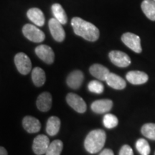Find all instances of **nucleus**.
Returning <instances> with one entry per match:
<instances>
[{"label": "nucleus", "instance_id": "1", "mask_svg": "<svg viewBox=\"0 0 155 155\" xmlns=\"http://www.w3.org/2000/svg\"><path fill=\"white\" fill-rule=\"evenodd\" d=\"M71 25L75 34L87 41L95 42L99 38L100 32L97 27L80 17H73L71 19Z\"/></svg>", "mask_w": 155, "mask_h": 155}, {"label": "nucleus", "instance_id": "2", "mask_svg": "<svg viewBox=\"0 0 155 155\" xmlns=\"http://www.w3.org/2000/svg\"><path fill=\"white\" fill-rule=\"evenodd\" d=\"M106 134L102 129H96L89 132L84 141V147L87 152L96 154L100 152L104 147Z\"/></svg>", "mask_w": 155, "mask_h": 155}, {"label": "nucleus", "instance_id": "3", "mask_svg": "<svg viewBox=\"0 0 155 155\" xmlns=\"http://www.w3.org/2000/svg\"><path fill=\"white\" fill-rule=\"evenodd\" d=\"M22 33L27 39L36 43L42 42L45 39V35L44 32L35 25L31 24H26L23 26Z\"/></svg>", "mask_w": 155, "mask_h": 155}, {"label": "nucleus", "instance_id": "4", "mask_svg": "<svg viewBox=\"0 0 155 155\" xmlns=\"http://www.w3.org/2000/svg\"><path fill=\"white\" fill-rule=\"evenodd\" d=\"M15 64L17 71L22 75H28L32 70L30 58L24 53H19L15 56Z\"/></svg>", "mask_w": 155, "mask_h": 155}, {"label": "nucleus", "instance_id": "5", "mask_svg": "<svg viewBox=\"0 0 155 155\" xmlns=\"http://www.w3.org/2000/svg\"><path fill=\"white\" fill-rule=\"evenodd\" d=\"M121 41L125 45L130 48L131 50L137 53H140L142 51L141 45V39L139 36L131 33V32H126L121 36Z\"/></svg>", "mask_w": 155, "mask_h": 155}, {"label": "nucleus", "instance_id": "6", "mask_svg": "<svg viewBox=\"0 0 155 155\" xmlns=\"http://www.w3.org/2000/svg\"><path fill=\"white\" fill-rule=\"evenodd\" d=\"M110 61L116 66L119 68L128 67L131 64V59L127 53L119 50H112L108 54Z\"/></svg>", "mask_w": 155, "mask_h": 155}, {"label": "nucleus", "instance_id": "7", "mask_svg": "<svg viewBox=\"0 0 155 155\" xmlns=\"http://www.w3.org/2000/svg\"><path fill=\"white\" fill-rule=\"evenodd\" d=\"M37 56L44 63L51 65L55 61V53L53 50L47 45H40L35 50Z\"/></svg>", "mask_w": 155, "mask_h": 155}, {"label": "nucleus", "instance_id": "8", "mask_svg": "<svg viewBox=\"0 0 155 155\" xmlns=\"http://www.w3.org/2000/svg\"><path fill=\"white\" fill-rule=\"evenodd\" d=\"M48 25L50 33L54 40L59 42L64 41L65 38V32L63 28V25L53 17L49 20Z\"/></svg>", "mask_w": 155, "mask_h": 155}, {"label": "nucleus", "instance_id": "9", "mask_svg": "<svg viewBox=\"0 0 155 155\" xmlns=\"http://www.w3.org/2000/svg\"><path fill=\"white\" fill-rule=\"evenodd\" d=\"M66 101L68 104L75 111L80 114L86 112L87 109L86 102L78 95L73 94V93H70L66 96Z\"/></svg>", "mask_w": 155, "mask_h": 155}, {"label": "nucleus", "instance_id": "10", "mask_svg": "<svg viewBox=\"0 0 155 155\" xmlns=\"http://www.w3.org/2000/svg\"><path fill=\"white\" fill-rule=\"evenodd\" d=\"M50 144V139L47 136L40 134L34 139L32 150L37 155H42L45 154Z\"/></svg>", "mask_w": 155, "mask_h": 155}, {"label": "nucleus", "instance_id": "11", "mask_svg": "<svg viewBox=\"0 0 155 155\" xmlns=\"http://www.w3.org/2000/svg\"><path fill=\"white\" fill-rule=\"evenodd\" d=\"M83 80H84V75L82 71L76 70L68 75L66 83L70 88L76 90L81 86Z\"/></svg>", "mask_w": 155, "mask_h": 155}, {"label": "nucleus", "instance_id": "12", "mask_svg": "<svg viewBox=\"0 0 155 155\" xmlns=\"http://www.w3.org/2000/svg\"><path fill=\"white\" fill-rule=\"evenodd\" d=\"M52 98L51 94L49 92H43L40 94L37 98L36 105L40 111L47 112L52 107Z\"/></svg>", "mask_w": 155, "mask_h": 155}, {"label": "nucleus", "instance_id": "13", "mask_svg": "<svg viewBox=\"0 0 155 155\" xmlns=\"http://www.w3.org/2000/svg\"><path fill=\"white\" fill-rule=\"evenodd\" d=\"M22 126L25 130L30 134L39 132L41 129V124L40 121L31 116H25L22 120Z\"/></svg>", "mask_w": 155, "mask_h": 155}, {"label": "nucleus", "instance_id": "14", "mask_svg": "<svg viewBox=\"0 0 155 155\" xmlns=\"http://www.w3.org/2000/svg\"><path fill=\"white\" fill-rule=\"evenodd\" d=\"M127 80L133 85H141L147 83L149 79L146 73L139 71H129L126 75Z\"/></svg>", "mask_w": 155, "mask_h": 155}, {"label": "nucleus", "instance_id": "15", "mask_svg": "<svg viewBox=\"0 0 155 155\" xmlns=\"http://www.w3.org/2000/svg\"><path fill=\"white\" fill-rule=\"evenodd\" d=\"M113 107V102L109 99L97 100L91 106L92 111L96 114H104L108 112Z\"/></svg>", "mask_w": 155, "mask_h": 155}, {"label": "nucleus", "instance_id": "16", "mask_svg": "<svg viewBox=\"0 0 155 155\" xmlns=\"http://www.w3.org/2000/svg\"><path fill=\"white\" fill-rule=\"evenodd\" d=\"M105 81L108 86L116 90H122L127 86V83L124 79L113 73H110L108 74Z\"/></svg>", "mask_w": 155, "mask_h": 155}, {"label": "nucleus", "instance_id": "17", "mask_svg": "<svg viewBox=\"0 0 155 155\" xmlns=\"http://www.w3.org/2000/svg\"><path fill=\"white\" fill-rule=\"evenodd\" d=\"M90 73L93 76L99 81H106V78L110 73L109 70L107 68L101 65V64H94L89 68Z\"/></svg>", "mask_w": 155, "mask_h": 155}, {"label": "nucleus", "instance_id": "18", "mask_svg": "<svg viewBox=\"0 0 155 155\" xmlns=\"http://www.w3.org/2000/svg\"><path fill=\"white\" fill-rule=\"evenodd\" d=\"M28 19L34 24L39 27H42L45 25V18L41 9L38 8H31L27 12Z\"/></svg>", "mask_w": 155, "mask_h": 155}, {"label": "nucleus", "instance_id": "19", "mask_svg": "<svg viewBox=\"0 0 155 155\" xmlns=\"http://www.w3.org/2000/svg\"><path fill=\"white\" fill-rule=\"evenodd\" d=\"M61 124V119L55 116H50L48 120L47 124H46V132L51 137L55 136L59 132Z\"/></svg>", "mask_w": 155, "mask_h": 155}, {"label": "nucleus", "instance_id": "20", "mask_svg": "<svg viewBox=\"0 0 155 155\" xmlns=\"http://www.w3.org/2000/svg\"><path fill=\"white\" fill-rule=\"evenodd\" d=\"M32 80L34 85L37 87L43 86L46 81L45 73L40 67H35L32 71Z\"/></svg>", "mask_w": 155, "mask_h": 155}, {"label": "nucleus", "instance_id": "21", "mask_svg": "<svg viewBox=\"0 0 155 155\" xmlns=\"http://www.w3.org/2000/svg\"><path fill=\"white\" fill-rule=\"evenodd\" d=\"M141 7L147 18L152 21H155V2L154 0H144Z\"/></svg>", "mask_w": 155, "mask_h": 155}, {"label": "nucleus", "instance_id": "22", "mask_svg": "<svg viewBox=\"0 0 155 155\" xmlns=\"http://www.w3.org/2000/svg\"><path fill=\"white\" fill-rule=\"evenodd\" d=\"M52 12L59 22L62 25H65L68 22V16L63 7L60 4L55 3L52 5Z\"/></svg>", "mask_w": 155, "mask_h": 155}, {"label": "nucleus", "instance_id": "23", "mask_svg": "<svg viewBox=\"0 0 155 155\" xmlns=\"http://www.w3.org/2000/svg\"><path fill=\"white\" fill-rule=\"evenodd\" d=\"M63 149V141L57 139L50 143L48 147L45 155H61Z\"/></svg>", "mask_w": 155, "mask_h": 155}, {"label": "nucleus", "instance_id": "24", "mask_svg": "<svg viewBox=\"0 0 155 155\" xmlns=\"http://www.w3.org/2000/svg\"><path fill=\"white\" fill-rule=\"evenodd\" d=\"M136 148L141 155H149L151 149L148 141L144 139H139L136 143Z\"/></svg>", "mask_w": 155, "mask_h": 155}, {"label": "nucleus", "instance_id": "25", "mask_svg": "<svg viewBox=\"0 0 155 155\" xmlns=\"http://www.w3.org/2000/svg\"><path fill=\"white\" fill-rule=\"evenodd\" d=\"M141 134L147 138L155 140V124L148 123L141 127Z\"/></svg>", "mask_w": 155, "mask_h": 155}, {"label": "nucleus", "instance_id": "26", "mask_svg": "<svg viewBox=\"0 0 155 155\" xmlns=\"http://www.w3.org/2000/svg\"><path fill=\"white\" fill-rule=\"evenodd\" d=\"M104 127L107 129H113L116 127L119 124V120L115 115L111 114H107L104 116L103 119Z\"/></svg>", "mask_w": 155, "mask_h": 155}, {"label": "nucleus", "instance_id": "27", "mask_svg": "<svg viewBox=\"0 0 155 155\" xmlns=\"http://www.w3.org/2000/svg\"><path fill=\"white\" fill-rule=\"evenodd\" d=\"M88 88L89 91L97 94H102L104 91V85L98 81H91L89 82Z\"/></svg>", "mask_w": 155, "mask_h": 155}, {"label": "nucleus", "instance_id": "28", "mask_svg": "<svg viewBox=\"0 0 155 155\" xmlns=\"http://www.w3.org/2000/svg\"><path fill=\"white\" fill-rule=\"evenodd\" d=\"M119 155H134L133 150L129 145H124L119 151Z\"/></svg>", "mask_w": 155, "mask_h": 155}, {"label": "nucleus", "instance_id": "29", "mask_svg": "<svg viewBox=\"0 0 155 155\" xmlns=\"http://www.w3.org/2000/svg\"><path fill=\"white\" fill-rule=\"evenodd\" d=\"M99 155H114V152L110 149H105L100 153Z\"/></svg>", "mask_w": 155, "mask_h": 155}, {"label": "nucleus", "instance_id": "30", "mask_svg": "<svg viewBox=\"0 0 155 155\" xmlns=\"http://www.w3.org/2000/svg\"><path fill=\"white\" fill-rule=\"evenodd\" d=\"M0 155H8L7 151L5 147H0Z\"/></svg>", "mask_w": 155, "mask_h": 155}, {"label": "nucleus", "instance_id": "31", "mask_svg": "<svg viewBox=\"0 0 155 155\" xmlns=\"http://www.w3.org/2000/svg\"><path fill=\"white\" fill-rule=\"evenodd\" d=\"M154 2H155V0H154Z\"/></svg>", "mask_w": 155, "mask_h": 155}, {"label": "nucleus", "instance_id": "32", "mask_svg": "<svg viewBox=\"0 0 155 155\" xmlns=\"http://www.w3.org/2000/svg\"><path fill=\"white\" fill-rule=\"evenodd\" d=\"M154 155H155V153H154Z\"/></svg>", "mask_w": 155, "mask_h": 155}]
</instances>
